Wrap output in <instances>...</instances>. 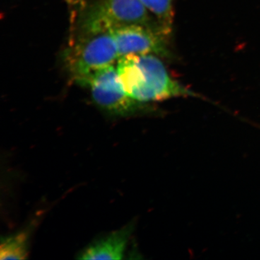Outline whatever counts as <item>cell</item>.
Returning a JSON list of instances; mask_svg holds the SVG:
<instances>
[{"label": "cell", "instance_id": "cell-1", "mask_svg": "<svg viewBox=\"0 0 260 260\" xmlns=\"http://www.w3.org/2000/svg\"><path fill=\"white\" fill-rule=\"evenodd\" d=\"M116 69L124 92L143 104L179 97L202 98L173 79L164 63L154 54L121 56Z\"/></svg>", "mask_w": 260, "mask_h": 260}, {"label": "cell", "instance_id": "cell-2", "mask_svg": "<svg viewBox=\"0 0 260 260\" xmlns=\"http://www.w3.org/2000/svg\"><path fill=\"white\" fill-rule=\"evenodd\" d=\"M148 11L140 0H99L82 15L80 34L110 32L116 27L137 24L161 30L167 35Z\"/></svg>", "mask_w": 260, "mask_h": 260}, {"label": "cell", "instance_id": "cell-3", "mask_svg": "<svg viewBox=\"0 0 260 260\" xmlns=\"http://www.w3.org/2000/svg\"><path fill=\"white\" fill-rule=\"evenodd\" d=\"M119 58L110 32L80 34L68 54L70 72L80 84L96 70L113 64Z\"/></svg>", "mask_w": 260, "mask_h": 260}, {"label": "cell", "instance_id": "cell-4", "mask_svg": "<svg viewBox=\"0 0 260 260\" xmlns=\"http://www.w3.org/2000/svg\"><path fill=\"white\" fill-rule=\"evenodd\" d=\"M119 57L128 54H154L168 56L167 38L164 32L145 25H122L110 31Z\"/></svg>", "mask_w": 260, "mask_h": 260}, {"label": "cell", "instance_id": "cell-5", "mask_svg": "<svg viewBox=\"0 0 260 260\" xmlns=\"http://www.w3.org/2000/svg\"><path fill=\"white\" fill-rule=\"evenodd\" d=\"M94 103L102 110L112 116L127 117L150 112V108L129 96L122 87H88Z\"/></svg>", "mask_w": 260, "mask_h": 260}, {"label": "cell", "instance_id": "cell-6", "mask_svg": "<svg viewBox=\"0 0 260 260\" xmlns=\"http://www.w3.org/2000/svg\"><path fill=\"white\" fill-rule=\"evenodd\" d=\"M133 231V225L131 224L110 233L91 243L77 258L80 259H123Z\"/></svg>", "mask_w": 260, "mask_h": 260}, {"label": "cell", "instance_id": "cell-7", "mask_svg": "<svg viewBox=\"0 0 260 260\" xmlns=\"http://www.w3.org/2000/svg\"><path fill=\"white\" fill-rule=\"evenodd\" d=\"M29 230L5 238L0 246V259L22 260L28 255Z\"/></svg>", "mask_w": 260, "mask_h": 260}, {"label": "cell", "instance_id": "cell-8", "mask_svg": "<svg viewBox=\"0 0 260 260\" xmlns=\"http://www.w3.org/2000/svg\"><path fill=\"white\" fill-rule=\"evenodd\" d=\"M149 11L157 18V21L168 36L174 23V0H140Z\"/></svg>", "mask_w": 260, "mask_h": 260}]
</instances>
